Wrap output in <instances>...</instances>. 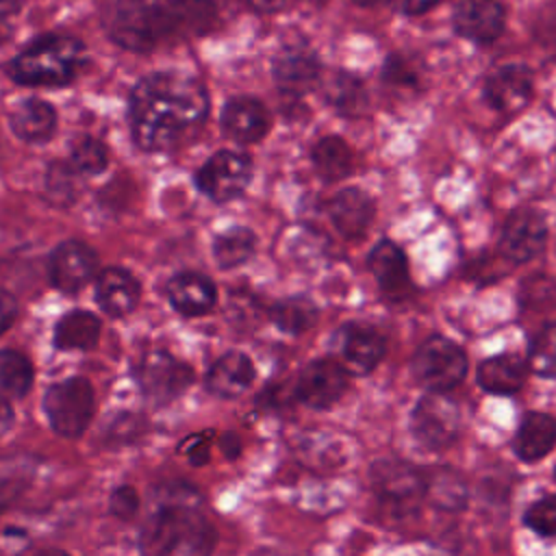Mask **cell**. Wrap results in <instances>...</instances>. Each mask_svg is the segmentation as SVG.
I'll return each instance as SVG.
<instances>
[{"label":"cell","instance_id":"cell-21","mask_svg":"<svg viewBox=\"0 0 556 556\" xmlns=\"http://www.w3.org/2000/svg\"><path fill=\"white\" fill-rule=\"evenodd\" d=\"M167 298L180 315L198 317L215 306L217 289L211 278L195 271H182L169 280Z\"/></svg>","mask_w":556,"mask_h":556},{"label":"cell","instance_id":"cell-35","mask_svg":"<svg viewBox=\"0 0 556 556\" xmlns=\"http://www.w3.org/2000/svg\"><path fill=\"white\" fill-rule=\"evenodd\" d=\"M528 367L543 378H556V321L543 326L528 350Z\"/></svg>","mask_w":556,"mask_h":556},{"label":"cell","instance_id":"cell-23","mask_svg":"<svg viewBox=\"0 0 556 556\" xmlns=\"http://www.w3.org/2000/svg\"><path fill=\"white\" fill-rule=\"evenodd\" d=\"M139 282L122 267H106L96 280V300L111 317L128 315L139 302Z\"/></svg>","mask_w":556,"mask_h":556},{"label":"cell","instance_id":"cell-48","mask_svg":"<svg viewBox=\"0 0 556 556\" xmlns=\"http://www.w3.org/2000/svg\"><path fill=\"white\" fill-rule=\"evenodd\" d=\"M33 556H70V554H65L63 549H41V552H35Z\"/></svg>","mask_w":556,"mask_h":556},{"label":"cell","instance_id":"cell-25","mask_svg":"<svg viewBox=\"0 0 556 556\" xmlns=\"http://www.w3.org/2000/svg\"><path fill=\"white\" fill-rule=\"evenodd\" d=\"M528 376V365L513 354H497L478 365V384L495 395L517 393Z\"/></svg>","mask_w":556,"mask_h":556},{"label":"cell","instance_id":"cell-32","mask_svg":"<svg viewBox=\"0 0 556 556\" xmlns=\"http://www.w3.org/2000/svg\"><path fill=\"white\" fill-rule=\"evenodd\" d=\"M271 324L287 334H302L317 321V306L304 295L278 300L269 308Z\"/></svg>","mask_w":556,"mask_h":556},{"label":"cell","instance_id":"cell-15","mask_svg":"<svg viewBox=\"0 0 556 556\" xmlns=\"http://www.w3.org/2000/svg\"><path fill=\"white\" fill-rule=\"evenodd\" d=\"M50 280L63 293H76L98 274V256L83 241H63L50 256Z\"/></svg>","mask_w":556,"mask_h":556},{"label":"cell","instance_id":"cell-31","mask_svg":"<svg viewBox=\"0 0 556 556\" xmlns=\"http://www.w3.org/2000/svg\"><path fill=\"white\" fill-rule=\"evenodd\" d=\"M256 250V235L245 226H232L219 232L213 241V256L222 269H232L252 258Z\"/></svg>","mask_w":556,"mask_h":556},{"label":"cell","instance_id":"cell-38","mask_svg":"<svg viewBox=\"0 0 556 556\" xmlns=\"http://www.w3.org/2000/svg\"><path fill=\"white\" fill-rule=\"evenodd\" d=\"M532 33L543 46H556V0L541 7L532 22Z\"/></svg>","mask_w":556,"mask_h":556},{"label":"cell","instance_id":"cell-10","mask_svg":"<svg viewBox=\"0 0 556 556\" xmlns=\"http://www.w3.org/2000/svg\"><path fill=\"white\" fill-rule=\"evenodd\" d=\"M271 74L285 98H302L319 83L321 65L308 43L291 41L274 56Z\"/></svg>","mask_w":556,"mask_h":556},{"label":"cell","instance_id":"cell-11","mask_svg":"<svg viewBox=\"0 0 556 556\" xmlns=\"http://www.w3.org/2000/svg\"><path fill=\"white\" fill-rule=\"evenodd\" d=\"M387 343L384 337L365 324H345L334 332L332 352L345 374L365 376L369 374L384 356Z\"/></svg>","mask_w":556,"mask_h":556},{"label":"cell","instance_id":"cell-26","mask_svg":"<svg viewBox=\"0 0 556 556\" xmlns=\"http://www.w3.org/2000/svg\"><path fill=\"white\" fill-rule=\"evenodd\" d=\"M515 452L521 460H539L556 445V419L547 413H528L515 434Z\"/></svg>","mask_w":556,"mask_h":556},{"label":"cell","instance_id":"cell-27","mask_svg":"<svg viewBox=\"0 0 556 556\" xmlns=\"http://www.w3.org/2000/svg\"><path fill=\"white\" fill-rule=\"evenodd\" d=\"M56 128V113L43 100H26L11 113V130L28 141V143H43L54 135Z\"/></svg>","mask_w":556,"mask_h":556},{"label":"cell","instance_id":"cell-22","mask_svg":"<svg viewBox=\"0 0 556 556\" xmlns=\"http://www.w3.org/2000/svg\"><path fill=\"white\" fill-rule=\"evenodd\" d=\"M254 363L243 352H226L219 356L208 374H206V389L217 397H237L250 389L254 380Z\"/></svg>","mask_w":556,"mask_h":556},{"label":"cell","instance_id":"cell-47","mask_svg":"<svg viewBox=\"0 0 556 556\" xmlns=\"http://www.w3.org/2000/svg\"><path fill=\"white\" fill-rule=\"evenodd\" d=\"M358 7H378V4H389L393 0H354Z\"/></svg>","mask_w":556,"mask_h":556},{"label":"cell","instance_id":"cell-17","mask_svg":"<svg viewBox=\"0 0 556 556\" xmlns=\"http://www.w3.org/2000/svg\"><path fill=\"white\" fill-rule=\"evenodd\" d=\"M504 26L506 11L500 0H460L454 9V30L473 43H491Z\"/></svg>","mask_w":556,"mask_h":556},{"label":"cell","instance_id":"cell-40","mask_svg":"<svg viewBox=\"0 0 556 556\" xmlns=\"http://www.w3.org/2000/svg\"><path fill=\"white\" fill-rule=\"evenodd\" d=\"M384 80L393 83V85H413L417 80V74L413 72V67L406 59L393 54L384 63Z\"/></svg>","mask_w":556,"mask_h":556},{"label":"cell","instance_id":"cell-8","mask_svg":"<svg viewBox=\"0 0 556 556\" xmlns=\"http://www.w3.org/2000/svg\"><path fill=\"white\" fill-rule=\"evenodd\" d=\"M252 176V161L243 152L219 150L204 161L195 174L198 189L213 202H230L239 198Z\"/></svg>","mask_w":556,"mask_h":556},{"label":"cell","instance_id":"cell-41","mask_svg":"<svg viewBox=\"0 0 556 556\" xmlns=\"http://www.w3.org/2000/svg\"><path fill=\"white\" fill-rule=\"evenodd\" d=\"M15 315H17L15 298L9 291L0 289V334L9 330V326L15 321Z\"/></svg>","mask_w":556,"mask_h":556},{"label":"cell","instance_id":"cell-5","mask_svg":"<svg viewBox=\"0 0 556 556\" xmlns=\"http://www.w3.org/2000/svg\"><path fill=\"white\" fill-rule=\"evenodd\" d=\"M413 374L430 393H445L463 382L467 374V356L458 343L447 337H428L413 356Z\"/></svg>","mask_w":556,"mask_h":556},{"label":"cell","instance_id":"cell-43","mask_svg":"<svg viewBox=\"0 0 556 556\" xmlns=\"http://www.w3.org/2000/svg\"><path fill=\"white\" fill-rule=\"evenodd\" d=\"M13 408L11 404L0 395V437H4L13 426Z\"/></svg>","mask_w":556,"mask_h":556},{"label":"cell","instance_id":"cell-42","mask_svg":"<svg viewBox=\"0 0 556 556\" xmlns=\"http://www.w3.org/2000/svg\"><path fill=\"white\" fill-rule=\"evenodd\" d=\"M441 0H393V4L406 13V15H419L430 11L434 4H439Z\"/></svg>","mask_w":556,"mask_h":556},{"label":"cell","instance_id":"cell-39","mask_svg":"<svg viewBox=\"0 0 556 556\" xmlns=\"http://www.w3.org/2000/svg\"><path fill=\"white\" fill-rule=\"evenodd\" d=\"M109 508L115 517L119 519H130L135 517V513L139 510V495L132 486L128 484H122L117 486L113 493H111V500H109Z\"/></svg>","mask_w":556,"mask_h":556},{"label":"cell","instance_id":"cell-37","mask_svg":"<svg viewBox=\"0 0 556 556\" xmlns=\"http://www.w3.org/2000/svg\"><path fill=\"white\" fill-rule=\"evenodd\" d=\"M526 526L541 536H556V495L534 502L526 510Z\"/></svg>","mask_w":556,"mask_h":556},{"label":"cell","instance_id":"cell-33","mask_svg":"<svg viewBox=\"0 0 556 556\" xmlns=\"http://www.w3.org/2000/svg\"><path fill=\"white\" fill-rule=\"evenodd\" d=\"M33 365L17 350L0 352V391L11 397H24L33 384Z\"/></svg>","mask_w":556,"mask_h":556},{"label":"cell","instance_id":"cell-19","mask_svg":"<svg viewBox=\"0 0 556 556\" xmlns=\"http://www.w3.org/2000/svg\"><path fill=\"white\" fill-rule=\"evenodd\" d=\"M330 222L339 230L341 237L345 239H361L369 230L374 215H376V204L369 193L356 187H345L341 189L328 204Z\"/></svg>","mask_w":556,"mask_h":556},{"label":"cell","instance_id":"cell-29","mask_svg":"<svg viewBox=\"0 0 556 556\" xmlns=\"http://www.w3.org/2000/svg\"><path fill=\"white\" fill-rule=\"evenodd\" d=\"M424 497H428L437 508L460 510L467 502V484L456 471L437 467L424 473Z\"/></svg>","mask_w":556,"mask_h":556},{"label":"cell","instance_id":"cell-9","mask_svg":"<svg viewBox=\"0 0 556 556\" xmlns=\"http://www.w3.org/2000/svg\"><path fill=\"white\" fill-rule=\"evenodd\" d=\"M137 382L150 402L167 404L187 391L193 382V371L169 352L152 350L137 365Z\"/></svg>","mask_w":556,"mask_h":556},{"label":"cell","instance_id":"cell-45","mask_svg":"<svg viewBox=\"0 0 556 556\" xmlns=\"http://www.w3.org/2000/svg\"><path fill=\"white\" fill-rule=\"evenodd\" d=\"M22 4H24V0H0V20L17 13L22 9Z\"/></svg>","mask_w":556,"mask_h":556},{"label":"cell","instance_id":"cell-36","mask_svg":"<svg viewBox=\"0 0 556 556\" xmlns=\"http://www.w3.org/2000/svg\"><path fill=\"white\" fill-rule=\"evenodd\" d=\"M109 154L106 148L93 139V137H78L72 143V154H70V163L72 167L80 174V176H91V174H100L106 167Z\"/></svg>","mask_w":556,"mask_h":556},{"label":"cell","instance_id":"cell-12","mask_svg":"<svg viewBox=\"0 0 556 556\" xmlns=\"http://www.w3.org/2000/svg\"><path fill=\"white\" fill-rule=\"evenodd\" d=\"M547 243L545 217L534 208H517L502 228L500 252L513 263H528L543 252Z\"/></svg>","mask_w":556,"mask_h":556},{"label":"cell","instance_id":"cell-14","mask_svg":"<svg viewBox=\"0 0 556 556\" xmlns=\"http://www.w3.org/2000/svg\"><path fill=\"white\" fill-rule=\"evenodd\" d=\"M376 495L395 508H410L424 497V473L402 460H380L369 471Z\"/></svg>","mask_w":556,"mask_h":556},{"label":"cell","instance_id":"cell-3","mask_svg":"<svg viewBox=\"0 0 556 556\" xmlns=\"http://www.w3.org/2000/svg\"><path fill=\"white\" fill-rule=\"evenodd\" d=\"M213 17L208 0H119L109 30L124 48L152 50L161 41L204 33Z\"/></svg>","mask_w":556,"mask_h":556},{"label":"cell","instance_id":"cell-1","mask_svg":"<svg viewBox=\"0 0 556 556\" xmlns=\"http://www.w3.org/2000/svg\"><path fill=\"white\" fill-rule=\"evenodd\" d=\"M208 111L204 85L185 72H154L141 78L128 102L135 143L148 152L178 146Z\"/></svg>","mask_w":556,"mask_h":556},{"label":"cell","instance_id":"cell-2","mask_svg":"<svg viewBox=\"0 0 556 556\" xmlns=\"http://www.w3.org/2000/svg\"><path fill=\"white\" fill-rule=\"evenodd\" d=\"M215 530L202 515V495L187 482L159 484L150 493V510L141 541L152 556H211Z\"/></svg>","mask_w":556,"mask_h":556},{"label":"cell","instance_id":"cell-20","mask_svg":"<svg viewBox=\"0 0 556 556\" xmlns=\"http://www.w3.org/2000/svg\"><path fill=\"white\" fill-rule=\"evenodd\" d=\"M367 267L378 287L389 298H404L410 289V274L404 252L393 241H380L374 245L367 258Z\"/></svg>","mask_w":556,"mask_h":556},{"label":"cell","instance_id":"cell-50","mask_svg":"<svg viewBox=\"0 0 556 556\" xmlns=\"http://www.w3.org/2000/svg\"><path fill=\"white\" fill-rule=\"evenodd\" d=\"M308 2H315V4H319V2H324V0H308Z\"/></svg>","mask_w":556,"mask_h":556},{"label":"cell","instance_id":"cell-49","mask_svg":"<svg viewBox=\"0 0 556 556\" xmlns=\"http://www.w3.org/2000/svg\"><path fill=\"white\" fill-rule=\"evenodd\" d=\"M252 556H287V554L276 552V549H258V552H254Z\"/></svg>","mask_w":556,"mask_h":556},{"label":"cell","instance_id":"cell-30","mask_svg":"<svg viewBox=\"0 0 556 556\" xmlns=\"http://www.w3.org/2000/svg\"><path fill=\"white\" fill-rule=\"evenodd\" d=\"M315 172L326 180V182H337L343 180L345 176H350L352 172V152L350 146L337 137V135H328L321 137L311 152Z\"/></svg>","mask_w":556,"mask_h":556},{"label":"cell","instance_id":"cell-13","mask_svg":"<svg viewBox=\"0 0 556 556\" xmlns=\"http://www.w3.org/2000/svg\"><path fill=\"white\" fill-rule=\"evenodd\" d=\"M345 369L332 358H317L304 365L295 380L293 393L302 404L311 408H328L345 393Z\"/></svg>","mask_w":556,"mask_h":556},{"label":"cell","instance_id":"cell-24","mask_svg":"<svg viewBox=\"0 0 556 556\" xmlns=\"http://www.w3.org/2000/svg\"><path fill=\"white\" fill-rule=\"evenodd\" d=\"M321 80V96L326 104L337 111L343 117H356L363 115L367 109V89L363 80L350 72H330Z\"/></svg>","mask_w":556,"mask_h":556},{"label":"cell","instance_id":"cell-6","mask_svg":"<svg viewBox=\"0 0 556 556\" xmlns=\"http://www.w3.org/2000/svg\"><path fill=\"white\" fill-rule=\"evenodd\" d=\"M93 387L87 378H67L43 395V410L52 430L61 437H80L93 417Z\"/></svg>","mask_w":556,"mask_h":556},{"label":"cell","instance_id":"cell-18","mask_svg":"<svg viewBox=\"0 0 556 556\" xmlns=\"http://www.w3.org/2000/svg\"><path fill=\"white\" fill-rule=\"evenodd\" d=\"M271 126L267 106L252 96L230 98L222 111V128L237 143L261 141Z\"/></svg>","mask_w":556,"mask_h":556},{"label":"cell","instance_id":"cell-4","mask_svg":"<svg viewBox=\"0 0 556 556\" xmlns=\"http://www.w3.org/2000/svg\"><path fill=\"white\" fill-rule=\"evenodd\" d=\"M85 61L87 54L78 39L43 35L11 61L9 74L22 85H65L83 70Z\"/></svg>","mask_w":556,"mask_h":556},{"label":"cell","instance_id":"cell-16","mask_svg":"<svg viewBox=\"0 0 556 556\" xmlns=\"http://www.w3.org/2000/svg\"><path fill=\"white\" fill-rule=\"evenodd\" d=\"M532 96V72L521 63L502 65L484 83V100L497 113L513 115L521 111Z\"/></svg>","mask_w":556,"mask_h":556},{"label":"cell","instance_id":"cell-7","mask_svg":"<svg viewBox=\"0 0 556 556\" xmlns=\"http://www.w3.org/2000/svg\"><path fill=\"white\" fill-rule=\"evenodd\" d=\"M410 430L426 450H445L458 439L460 432L458 406L443 393H428L413 410Z\"/></svg>","mask_w":556,"mask_h":556},{"label":"cell","instance_id":"cell-34","mask_svg":"<svg viewBox=\"0 0 556 556\" xmlns=\"http://www.w3.org/2000/svg\"><path fill=\"white\" fill-rule=\"evenodd\" d=\"M83 189L80 174L72 167V163H50L46 174V191L50 202L56 204H72L76 202L78 193Z\"/></svg>","mask_w":556,"mask_h":556},{"label":"cell","instance_id":"cell-46","mask_svg":"<svg viewBox=\"0 0 556 556\" xmlns=\"http://www.w3.org/2000/svg\"><path fill=\"white\" fill-rule=\"evenodd\" d=\"M9 37H11V28H9V24H7L4 20H0V46H2Z\"/></svg>","mask_w":556,"mask_h":556},{"label":"cell","instance_id":"cell-44","mask_svg":"<svg viewBox=\"0 0 556 556\" xmlns=\"http://www.w3.org/2000/svg\"><path fill=\"white\" fill-rule=\"evenodd\" d=\"M245 2L258 13H276L287 4V0H245Z\"/></svg>","mask_w":556,"mask_h":556},{"label":"cell","instance_id":"cell-28","mask_svg":"<svg viewBox=\"0 0 556 556\" xmlns=\"http://www.w3.org/2000/svg\"><path fill=\"white\" fill-rule=\"evenodd\" d=\"M100 319L89 311H72L63 315L54 328V345L59 350H91L100 339Z\"/></svg>","mask_w":556,"mask_h":556}]
</instances>
